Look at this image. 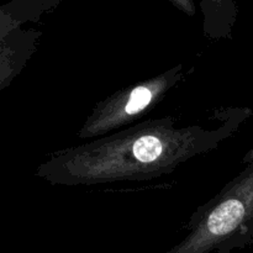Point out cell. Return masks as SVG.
Here are the masks:
<instances>
[{
    "label": "cell",
    "instance_id": "obj_1",
    "mask_svg": "<svg viewBox=\"0 0 253 253\" xmlns=\"http://www.w3.org/2000/svg\"><path fill=\"white\" fill-rule=\"evenodd\" d=\"M252 115L250 108H227L215 110L208 125L180 126L173 116L145 120L53 152L36 168V175L62 187L155 179L216 150Z\"/></svg>",
    "mask_w": 253,
    "mask_h": 253
},
{
    "label": "cell",
    "instance_id": "obj_2",
    "mask_svg": "<svg viewBox=\"0 0 253 253\" xmlns=\"http://www.w3.org/2000/svg\"><path fill=\"white\" fill-rule=\"evenodd\" d=\"M246 167L190 216L187 235L165 253H232L253 246V151Z\"/></svg>",
    "mask_w": 253,
    "mask_h": 253
},
{
    "label": "cell",
    "instance_id": "obj_3",
    "mask_svg": "<svg viewBox=\"0 0 253 253\" xmlns=\"http://www.w3.org/2000/svg\"><path fill=\"white\" fill-rule=\"evenodd\" d=\"M182 78L183 64H178L160 76L115 91L94 106L78 137L91 141L130 127L158 105Z\"/></svg>",
    "mask_w": 253,
    "mask_h": 253
},
{
    "label": "cell",
    "instance_id": "obj_4",
    "mask_svg": "<svg viewBox=\"0 0 253 253\" xmlns=\"http://www.w3.org/2000/svg\"><path fill=\"white\" fill-rule=\"evenodd\" d=\"M173 4L177 5V6L182 7L183 6V11L188 12L189 15H193L195 12V9H194V5H193L192 1H184V0H180V1H173Z\"/></svg>",
    "mask_w": 253,
    "mask_h": 253
}]
</instances>
